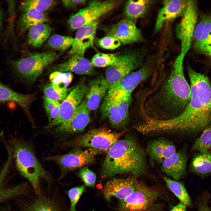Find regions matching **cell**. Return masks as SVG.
Masks as SVG:
<instances>
[{"mask_svg": "<svg viewBox=\"0 0 211 211\" xmlns=\"http://www.w3.org/2000/svg\"><path fill=\"white\" fill-rule=\"evenodd\" d=\"M109 88V85L103 76L89 81L84 100L90 112L97 109Z\"/></svg>", "mask_w": 211, "mask_h": 211, "instance_id": "44dd1931", "label": "cell"}, {"mask_svg": "<svg viewBox=\"0 0 211 211\" xmlns=\"http://www.w3.org/2000/svg\"><path fill=\"white\" fill-rule=\"evenodd\" d=\"M54 2L52 0H25L21 2L20 7L22 11L31 9L43 12L49 9Z\"/></svg>", "mask_w": 211, "mask_h": 211, "instance_id": "8d00e7d4", "label": "cell"}, {"mask_svg": "<svg viewBox=\"0 0 211 211\" xmlns=\"http://www.w3.org/2000/svg\"><path fill=\"white\" fill-rule=\"evenodd\" d=\"M184 59L179 55L177 57L167 79L143 105V115L164 120L177 116L185 110L190 100L191 92L184 76Z\"/></svg>", "mask_w": 211, "mask_h": 211, "instance_id": "7a4b0ae2", "label": "cell"}, {"mask_svg": "<svg viewBox=\"0 0 211 211\" xmlns=\"http://www.w3.org/2000/svg\"><path fill=\"white\" fill-rule=\"evenodd\" d=\"M122 133L104 127L91 130L84 134L63 144L64 147H85L98 149L107 152L119 140Z\"/></svg>", "mask_w": 211, "mask_h": 211, "instance_id": "52a82bcc", "label": "cell"}, {"mask_svg": "<svg viewBox=\"0 0 211 211\" xmlns=\"http://www.w3.org/2000/svg\"><path fill=\"white\" fill-rule=\"evenodd\" d=\"M187 206L181 202L173 207L170 211H187Z\"/></svg>", "mask_w": 211, "mask_h": 211, "instance_id": "c3c4849f", "label": "cell"}, {"mask_svg": "<svg viewBox=\"0 0 211 211\" xmlns=\"http://www.w3.org/2000/svg\"><path fill=\"white\" fill-rule=\"evenodd\" d=\"M69 89L60 85L50 83L45 86L43 88L45 97L60 103L62 102L70 93Z\"/></svg>", "mask_w": 211, "mask_h": 211, "instance_id": "d6a6232c", "label": "cell"}, {"mask_svg": "<svg viewBox=\"0 0 211 211\" xmlns=\"http://www.w3.org/2000/svg\"><path fill=\"white\" fill-rule=\"evenodd\" d=\"M74 40V38L56 34L49 38L47 44L50 47L53 49L64 52L72 47Z\"/></svg>", "mask_w": 211, "mask_h": 211, "instance_id": "e575fe53", "label": "cell"}, {"mask_svg": "<svg viewBox=\"0 0 211 211\" xmlns=\"http://www.w3.org/2000/svg\"><path fill=\"white\" fill-rule=\"evenodd\" d=\"M137 180L133 176L126 178L114 177L109 180L102 189L105 198L110 202L112 197L121 201L134 190Z\"/></svg>", "mask_w": 211, "mask_h": 211, "instance_id": "9a60e30c", "label": "cell"}, {"mask_svg": "<svg viewBox=\"0 0 211 211\" xmlns=\"http://www.w3.org/2000/svg\"><path fill=\"white\" fill-rule=\"evenodd\" d=\"M78 176L84 182L85 185L89 187H94L95 185L96 175L95 173L87 167L80 169Z\"/></svg>", "mask_w": 211, "mask_h": 211, "instance_id": "60d3db41", "label": "cell"}, {"mask_svg": "<svg viewBox=\"0 0 211 211\" xmlns=\"http://www.w3.org/2000/svg\"><path fill=\"white\" fill-rule=\"evenodd\" d=\"M118 3L117 1L113 0L90 1L87 7L70 17L68 21L70 28L72 30H76L96 21L114 8Z\"/></svg>", "mask_w": 211, "mask_h": 211, "instance_id": "9c48e42d", "label": "cell"}, {"mask_svg": "<svg viewBox=\"0 0 211 211\" xmlns=\"http://www.w3.org/2000/svg\"><path fill=\"white\" fill-rule=\"evenodd\" d=\"M163 179L168 188L178 198L180 202L186 206H192L191 198L183 183L167 176H164Z\"/></svg>", "mask_w": 211, "mask_h": 211, "instance_id": "4dcf8cb0", "label": "cell"}, {"mask_svg": "<svg viewBox=\"0 0 211 211\" xmlns=\"http://www.w3.org/2000/svg\"><path fill=\"white\" fill-rule=\"evenodd\" d=\"M87 90V86L84 80L82 79L61 103L60 112L57 117L44 128L50 129L69 120L84 99Z\"/></svg>", "mask_w": 211, "mask_h": 211, "instance_id": "4fadbf2b", "label": "cell"}, {"mask_svg": "<svg viewBox=\"0 0 211 211\" xmlns=\"http://www.w3.org/2000/svg\"><path fill=\"white\" fill-rule=\"evenodd\" d=\"M90 113L84 99L77 108L72 118L56 127L53 131L60 134H70L82 132L90 122Z\"/></svg>", "mask_w": 211, "mask_h": 211, "instance_id": "2e32d148", "label": "cell"}, {"mask_svg": "<svg viewBox=\"0 0 211 211\" xmlns=\"http://www.w3.org/2000/svg\"><path fill=\"white\" fill-rule=\"evenodd\" d=\"M20 27L21 31L30 28L37 24L45 23L48 21L46 15L43 12L28 9L22 11Z\"/></svg>", "mask_w": 211, "mask_h": 211, "instance_id": "f546056e", "label": "cell"}, {"mask_svg": "<svg viewBox=\"0 0 211 211\" xmlns=\"http://www.w3.org/2000/svg\"><path fill=\"white\" fill-rule=\"evenodd\" d=\"M106 152L101 171L103 178L129 173L136 178L147 170L146 153L133 136L118 140Z\"/></svg>", "mask_w": 211, "mask_h": 211, "instance_id": "3957f363", "label": "cell"}, {"mask_svg": "<svg viewBox=\"0 0 211 211\" xmlns=\"http://www.w3.org/2000/svg\"><path fill=\"white\" fill-rule=\"evenodd\" d=\"M106 35L116 38L123 45L130 44L143 40L142 33L135 23L127 18L113 24L107 30Z\"/></svg>", "mask_w": 211, "mask_h": 211, "instance_id": "5bb4252c", "label": "cell"}, {"mask_svg": "<svg viewBox=\"0 0 211 211\" xmlns=\"http://www.w3.org/2000/svg\"><path fill=\"white\" fill-rule=\"evenodd\" d=\"M98 25L96 21L76 30L74 42L69 52L70 55L84 56L86 50L93 45Z\"/></svg>", "mask_w": 211, "mask_h": 211, "instance_id": "d6986e66", "label": "cell"}, {"mask_svg": "<svg viewBox=\"0 0 211 211\" xmlns=\"http://www.w3.org/2000/svg\"><path fill=\"white\" fill-rule=\"evenodd\" d=\"M10 149L16 166L21 175L30 183L38 194L39 182L43 178L47 181L51 178L38 161L32 149L25 142L17 139L11 141Z\"/></svg>", "mask_w": 211, "mask_h": 211, "instance_id": "277c9868", "label": "cell"}, {"mask_svg": "<svg viewBox=\"0 0 211 211\" xmlns=\"http://www.w3.org/2000/svg\"><path fill=\"white\" fill-rule=\"evenodd\" d=\"M144 56L139 52H133L118 56L116 62L108 67L105 78L109 87L117 83L133 70L140 67L143 62Z\"/></svg>", "mask_w": 211, "mask_h": 211, "instance_id": "7c38bea8", "label": "cell"}, {"mask_svg": "<svg viewBox=\"0 0 211 211\" xmlns=\"http://www.w3.org/2000/svg\"><path fill=\"white\" fill-rule=\"evenodd\" d=\"M187 71L190 82L191 97L183 111L173 118L153 120L151 123L155 134L177 133L193 135L201 132L211 124V86L206 75L190 66Z\"/></svg>", "mask_w": 211, "mask_h": 211, "instance_id": "6da1fadb", "label": "cell"}, {"mask_svg": "<svg viewBox=\"0 0 211 211\" xmlns=\"http://www.w3.org/2000/svg\"><path fill=\"white\" fill-rule=\"evenodd\" d=\"M52 71L70 72L81 75H94L96 71L91 62L84 56L79 55H72L66 61L52 68Z\"/></svg>", "mask_w": 211, "mask_h": 211, "instance_id": "7402d4cb", "label": "cell"}, {"mask_svg": "<svg viewBox=\"0 0 211 211\" xmlns=\"http://www.w3.org/2000/svg\"><path fill=\"white\" fill-rule=\"evenodd\" d=\"M104 152H106L94 148L83 150L76 147L67 153L50 156L44 160L54 161L57 164L61 170L62 178L68 172L81 168L91 163L96 155Z\"/></svg>", "mask_w": 211, "mask_h": 211, "instance_id": "ba28073f", "label": "cell"}, {"mask_svg": "<svg viewBox=\"0 0 211 211\" xmlns=\"http://www.w3.org/2000/svg\"><path fill=\"white\" fill-rule=\"evenodd\" d=\"M85 189V186L82 185L72 188L68 191L70 203L69 211H76V207L77 204Z\"/></svg>", "mask_w": 211, "mask_h": 211, "instance_id": "f35d334b", "label": "cell"}, {"mask_svg": "<svg viewBox=\"0 0 211 211\" xmlns=\"http://www.w3.org/2000/svg\"><path fill=\"white\" fill-rule=\"evenodd\" d=\"M11 163L7 161L0 171V203L23 194L26 185L23 184L12 187H7L6 181Z\"/></svg>", "mask_w": 211, "mask_h": 211, "instance_id": "cb8c5ba5", "label": "cell"}, {"mask_svg": "<svg viewBox=\"0 0 211 211\" xmlns=\"http://www.w3.org/2000/svg\"><path fill=\"white\" fill-rule=\"evenodd\" d=\"M98 44L101 47L106 49L113 50L120 46L121 42L115 37L109 35L106 36L97 40Z\"/></svg>", "mask_w": 211, "mask_h": 211, "instance_id": "b9f144b4", "label": "cell"}, {"mask_svg": "<svg viewBox=\"0 0 211 211\" xmlns=\"http://www.w3.org/2000/svg\"><path fill=\"white\" fill-rule=\"evenodd\" d=\"M1 25V13L0 12V27Z\"/></svg>", "mask_w": 211, "mask_h": 211, "instance_id": "681fc988", "label": "cell"}, {"mask_svg": "<svg viewBox=\"0 0 211 211\" xmlns=\"http://www.w3.org/2000/svg\"><path fill=\"white\" fill-rule=\"evenodd\" d=\"M195 49L211 59V40L194 46Z\"/></svg>", "mask_w": 211, "mask_h": 211, "instance_id": "ee69618b", "label": "cell"}, {"mask_svg": "<svg viewBox=\"0 0 211 211\" xmlns=\"http://www.w3.org/2000/svg\"><path fill=\"white\" fill-rule=\"evenodd\" d=\"M55 52L49 51L32 52L14 62L13 66L17 75L23 80L35 81L47 66L58 58Z\"/></svg>", "mask_w": 211, "mask_h": 211, "instance_id": "8992f818", "label": "cell"}, {"mask_svg": "<svg viewBox=\"0 0 211 211\" xmlns=\"http://www.w3.org/2000/svg\"><path fill=\"white\" fill-rule=\"evenodd\" d=\"M61 103L52 110L47 114L49 122H51L58 116L60 110Z\"/></svg>", "mask_w": 211, "mask_h": 211, "instance_id": "7dc6e473", "label": "cell"}, {"mask_svg": "<svg viewBox=\"0 0 211 211\" xmlns=\"http://www.w3.org/2000/svg\"><path fill=\"white\" fill-rule=\"evenodd\" d=\"M181 17L176 32L181 44L178 55L184 58L191 46L197 20V10L195 1L188 0L186 8Z\"/></svg>", "mask_w": 211, "mask_h": 211, "instance_id": "8fae6325", "label": "cell"}, {"mask_svg": "<svg viewBox=\"0 0 211 211\" xmlns=\"http://www.w3.org/2000/svg\"><path fill=\"white\" fill-rule=\"evenodd\" d=\"M118 57L115 54L98 52L93 56L91 63L93 67H108L115 63Z\"/></svg>", "mask_w": 211, "mask_h": 211, "instance_id": "d590c367", "label": "cell"}, {"mask_svg": "<svg viewBox=\"0 0 211 211\" xmlns=\"http://www.w3.org/2000/svg\"><path fill=\"white\" fill-rule=\"evenodd\" d=\"M188 0H166L163 2V6L157 15L154 27L155 33L160 31L164 23L173 21L181 16L185 11Z\"/></svg>", "mask_w": 211, "mask_h": 211, "instance_id": "ac0fdd59", "label": "cell"}, {"mask_svg": "<svg viewBox=\"0 0 211 211\" xmlns=\"http://www.w3.org/2000/svg\"><path fill=\"white\" fill-rule=\"evenodd\" d=\"M101 111L103 118L108 119L111 125L117 130L122 129L127 124L122 119L116 100L107 95L101 105Z\"/></svg>", "mask_w": 211, "mask_h": 211, "instance_id": "603a6c76", "label": "cell"}, {"mask_svg": "<svg viewBox=\"0 0 211 211\" xmlns=\"http://www.w3.org/2000/svg\"><path fill=\"white\" fill-rule=\"evenodd\" d=\"M112 97L116 100L122 118L125 122L127 124L129 119V108L131 103L132 96L126 97Z\"/></svg>", "mask_w": 211, "mask_h": 211, "instance_id": "ab89813d", "label": "cell"}, {"mask_svg": "<svg viewBox=\"0 0 211 211\" xmlns=\"http://www.w3.org/2000/svg\"><path fill=\"white\" fill-rule=\"evenodd\" d=\"M145 64L138 70L128 74L110 87L107 95L114 98L126 97L142 81L149 77L154 71L152 63Z\"/></svg>", "mask_w": 211, "mask_h": 211, "instance_id": "30bf717a", "label": "cell"}, {"mask_svg": "<svg viewBox=\"0 0 211 211\" xmlns=\"http://www.w3.org/2000/svg\"><path fill=\"white\" fill-rule=\"evenodd\" d=\"M153 1L148 0H130L126 2L125 9L127 18L133 21L143 17L146 13Z\"/></svg>", "mask_w": 211, "mask_h": 211, "instance_id": "83f0119b", "label": "cell"}, {"mask_svg": "<svg viewBox=\"0 0 211 211\" xmlns=\"http://www.w3.org/2000/svg\"><path fill=\"white\" fill-rule=\"evenodd\" d=\"M210 197L209 194L205 193L199 198L197 203L198 211H211L208 205Z\"/></svg>", "mask_w": 211, "mask_h": 211, "instance_id": "7bdbcfd3", "label": "cell"}, {"mask_svg": "<svg viewBox=\"0 0 211 211\" xmlns=\"http://www.w3.org/2000/svg\"><path fill=\"white\" fill-rule=\"evenodd\" d=\"M162 198L160 190L137 180L133 191L125 199L120 201L118 211H162L164 205L159 202Z\"/></svg>", "mask_w": 211, "mask_h": 211, "instance_id": "5b68a950", "label": "cell"}, {"mask_svg": "<svg viewBox=\"0 0 211 211\" xmlns=\"http://www.w3.org/2000/svg\"><path fill=\"white\" fill-rule=\"evenodd\" d=\"M52 31V28L45 23L35 25L29 29L28 42L35 47H40L48 38Z\"/></svg>", "mask_w": 211, "mask_h": 211, "instance_id": "4316f807", "label": "cell"}, {"mask_svg": "<svg viewBox=\"0 0 211 211\" xmlns=\"http://www.w3.org/2000/svg\"><path fill=\"white\" fill-rule=\"evenodd\" d=\"M191 150L198 152L211 153V124L206 126L195 140Z\"/></svg>", "mask_w": 211, "mask_h": 211, "instance_id": "1f68e13d", "label": "cell"}, {"mask_svg": "<svg viewBox=\"0 0 211 211\" xmlns=\"http://www.w3.org/2000/svg\"><path fill=\"white\" fill-rule=\"evenodd\" d=\"M84 0H63L61 1L63 5L65 7L69 8L85 3Z\"/></svg>", "mask_w": 211, "mask_h": 211, "instance_id": "bcb514c9", "label": "cell"}, {"mask_svg": "<svg viewBox=\"0 0 211 211\" xmlns=\"http://www.w3.org/2000/svg\"><path fill=\"white\" fill-rule=\"evenodd\" d=\"M24 211H61L52 200L40 197L31 204L25 206Z\"/></svg>", "mask_w": 211, "mask_h": 211, "instance_id": "836d02e7", "label": "cell"}, {"mask_svg": "<svg viewBox=\"0 0 211 211\" xmlns=\"http://www.w3.org/2000/svg\"><path fill=\"white\" fill-rule=\"evenodd\" d=\"M73 79V74L70 72L54 71L49 76L51 83L58 84L65 88H67Z\"/></svg>", "mask_w": 211, "mask_h": 211, "instance_id": "74e56055", "label": "cell"}, {"mask_svg": "<svg viewBox=\"0 0 211 211\" xmlns=\"http://www.w3.org/2000/svg\"><path fill=\"white\" fill-rule=\"evenodd\" d=\"M211 35V16L204 15L194 29L193 38L194 46L209 40Z\"/></svg>", "mask_w": 211, "mask_h": 211, "instance_id": "f1b7e54d", "label": "cell"}, {"mask_svg": "<svg viewBox=\"0 0 211 211\" xmlns=\"http://www.w3.org/2000/svg\"><path fill=\"white\" fill-rule=\"evenodd\" d=\"M43 99L45 108L47 114L61 103L59 102L51 100L45 96L43 97Z\"/></svg>", "mask_w": 211, "mask_h": 211, "instance_id": "f6af8a7d", "label": "cell"}, {"mask_svg": "<svg viewBox=\"0 0 211 211\" xmlns=\"http://www.w3.org/2000/svg\"><path fill=\"white\" fill-rule=\"evenodd\" d=\"M33 98L31 94L18 93L0 83V102H15L28 113Z\"/></svg>", "mask_w": 211, "mask_h": 211, "instance_id": "d4e9b609", "label": "cell"}, {"mask_svg": "<svg viewBox=\"0 0 211 211\" xmlns=\"http://www.w3.org/2000/svg\"><path fill=\"white\" fill-rule=\"evenodd\" d=\"M176 151L172 141L162 137L150 141L146 149L150 162L159 164Z\"/></svg>", "mask_w": 211, "mask_h": 211, "instance_id": "ffe728a7", "label": "cell"}, {"mask_svg": "<svg viewBox=\"0 0 211 211\" xmlns=\"http://www.w3.org/2000/svg\"><path fill=\"white\" fill-rule=\"evenodd\" d=\"M190 168L193 173L201 177L211 175V153H196L192 159Z\"/></svg>", "mask_w": 211, "mask_h": 211, "instance_id": "484cf974", "label": "cell"}, {"mask_svg": "<svg viewBox=\"0 0 211 211\" xmlns=\"http://www.w3.org/2000/svg\"><path fill=\"white\" fill-rule=\"evenodd\" d=\"M187 160L186 150L182 149L165 159L161 164V169L167 176L178 181L186 175Z\"/></svg>", "mask_w": 211, "mask_h": 211, "instance_id": "e0dca14e", "label": "cell"}]
</instances>
